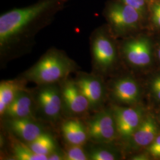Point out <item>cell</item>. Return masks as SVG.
Listing matches in <instances>:
<instances>
[{
	"instance_id": "obj_20",
	"label": "cell",
	"mask_w": 160,
	"mask_h": 160,
	"mask_svg": "<svg viewBox=\"0 0 160 160\" xmlns=\"http://www.w3.org/2000/svg\"><path fill=\"white\" fill-rule=\"evenodd\" d=\"M63 152L65 160H89L85 145L66 143Z\"/></svg>"
},
{
	"instance_id": "obj_16",
	"label": "cell",
	"mask_w": 160,
	"mask_h": 160,
	"mask_svg": "<svg viewBox=\"0 0 160 160\" xmlns=\"http://www.w3.org/2000/svg\"><path fill=\"white\" fill-rule=\"evenodd\" d=\"M28 82L20 77L0 82V116L12 103L18 92L27 88Z\"/></svg>"
},
{
	"instance_id": "obj_15",
	"label": "cell",
	"mask_w": 160,
	"mask_h": 160,
	"mask_svg": "<svg viewBox=\"0 0 160 160\" xmlns=\"http://www.w3.org/2000/svg\"><path fill=\"white\" fill-rule=\"evenodd\" d=\"M158 133V127L153 118L148 116L143 119L128 141L133 147L149 146Z\"/></svg>"
},
{
	"instance_id": "obj_17",
	"label": "cell",
	"mask_w": 160,
	"mask_h": 160,
	"mask_svg": "<svg viewBox=\"0 0 160 160\" xmlns=\"http://www.w3.org/2000/svg\"><path fill=\"white\" fill-rule=\"evenodd\" d=\"M7 133L8 134V138L14 160H48V157L36 154L29 147L28 143L20 141L11 133Z\"/></svg>"
},
{
	"instance_id": "obj_2",
	"label": "cell",
	"mask_w": 160,
	"mask_h": 160,
	"mask_svg": "<svg viewBox=\"0 0 160 160\" xmlns=\"http://www.w3.org/2000/svg\"><path fill=\"white\" fill-rule=\"evenodd\" d=\"M78 65L66 52L49 48L30 68L18 77L38 85L61 83L71 74L77 72Z\"/></svg>"
},
{
	"instance_id": "obj_18",
	"label": "cell",
	"mask_w": 160,
	"mask_h": 160,
	"mask_svg": "<svg viewBox=\"0 0 160 160\" xmlns=\"http://www.w3.org/2000/svg\"><path fill=\"white\" fill-rule=\"evenodd\" d=\"M28 144L36 154L46 157L59 148L55 138L48 131L42 133L33 141Z\"/></svg>"
},
{
	"instance_id": "obj_9",
	"label": "cell",
	"mask_w": 160,
	"mask_h": 160,
	"mask_svg": "<svg viewBox=\"0 0 160 160\" xmlns=\"http://www.w3.org/2000/svg\"><path fill=\"white\" fill-rule=\"evenodd\" d=\"M74 80L87 99L92 113L102 110L107 92L103 77L93 72L77 71Z\"/></svg>"
},
{
	"instance_id": "obj_10",
	"label": "cell",
	"mask_w": 160,
	"mask_h": 160,
	"mask_svg": "<svg viewBox=\"0 0 160 160\" xmlns=\"http://www.w3.org/2000/svg\"><path fill=\"white\" fill-rule=\"evenodd\" d=\"M1 120V125L6 132L26 143L33 141L42 133L48 131L46 123L36 119H3Z\"/></svg>"
},
{
	"instance_id": "obj_25",
	"label": "cell",
	"mask_w": 160,
	"mask_h": 160,
	"mask_svg": "<svg viewBox=\"0 0 160 160\" xmlns=\"http://www.w3.org/2000/svg\"><path fill=\"white\" fill-rule=\"evenodd\" d=\"M48 160H65L63 149L58 148L48 156Z\"/></svg>"
},
{
	"instance_id": "obj_24",
	"label": "cell",
	"mask_w": 160,
	"mask_h": 160,
	"mask_svg": "<svg viewBox=\"0 0 160 160\" xmlns=\"http://www.w3.org/2000/svg\"><path fill=\"white\" fill-rule=\"evenodd\" d=\"M151 90L155 97L160 101V75L152 80L151 83Z\"/></svg>"
},
{
	"instance_id": "obj_22",
	"label": "cell",
	"mask_w": 160,
	"mask_h": 160,
	"mask_svg": "<svg viewBox=\"0 0 160 160\" xmlns=\"http://www.w3.org/2000/svg\"><path fill=\"white\" fill-rule=\"evenodd\" d=\"M137 10L145 20L147 25L149 6L151 0H121Z\"/></svg>"
},
{
	"instance_id": "obj_3",
	"label": "cell",
	"mask_w": 160,
	"mask_h": 160,
	"mask_svg": "<svg viewBox=\"0 0 160 160\" xmlns=\"http://www.w3.org/2000/svg\"><path fill=\"white\" fill-rule=\"evenodd\" d=\"M102 16L117 39H123L135 35L147 27L143 17L121 0H108L103 8Z\"/></svg>"
},
{
	"instance_id": "obj_5",
	"label": "cell",
	"mask_w": 160,
	"mask_h": 160,
	"mask_svg": "<svg viewBox=\"0 0 160 160\" xmlns=\"http://www.w3.org/2000/svg\"><path fill=\"white\" fill-rule=\"evenodd\" d=\"M31 90L37 119L52 126L60 124L64 119L60 83L38 85Z\"/></svg>"
},
{
	"instance_id": "obj_6",
	"label": "cell",
	"mask_w": 160,
	"mask_h": 160,
	"mask_svg": "<svg viewBox=\"0 0 160 160\" xmlns=\"http://www.w3.org/2000/svg\"><path fill=\"white\" fill-rule=\"evenodd\" d=\"M119 48L122 57L132 67H144L152 62L153 43L147 35L137 34L123 39Z\"/></svg>"
},
{
	"instance_id": "obj_7",
	"label": "cell",
	"mask_w": 160,
	"mask_h": 160,
	"mask_svg": "<svg viewBox=\"0 0 160 160\" xmlns=\"http://www.w3.org/2000/svg\"><path fill=\"white\" fill-rule=\"evenodd\" d=\"M89 141L93 143L110 144L118 137L112 110L103 109L84 119Z\"/></svg>"
},
{
	"instance_id": "obj_19",
	"label": "cell",
	"mask_w": 160,
	"mask_h": 160,
	"mask_svg": "<svg viewBox=\"0 0 160 160\" xmlns=\"http://www.w3.org/2000/svg\"><path fill=\"white\" fill-rule=\"evenodd\" d=\"M103 143H93L88 141L85 145L89 160H115L118 156L113 151L106 148Z\"/></svg>"
},
{
	"instance_id": "obj_12",
	"label": "cell",
	"mask_w": 160,
	"mask_h": 160,
	"mask_svg": "<svg viewBox=\"0 0 160 160\" xmlns=\"http://www.w3.org/2000/svg\"><path fill=\"white\" fill-rule=\"evenodd\" d=\"M0 117L1 119L22 118L38 119L32 90L26 88L19 92L12 103L6 109L4 113Z\"/></svg>"
},
{
	"instance_id": "obj_13",
	"label": "cell",
	"mask_w": 160,
	"mask_h": 160,
	"mask_svg": "<svg viewBox=\"0 0 160 160\" xmlns=\"http://www.w3.org/2000/svg\"><path fill=\"white\" fill-rule=\"evenodd\" d=\"M110 96L117 103L133 105L140 97L137 82L130 77L125 76L114 80L110 86Z\"/></svg>"
},
{
	"instance_id": "obj_8",
	"label": "cell",
	"mask_w": 160,
	"mask_h": 160,
	"mask_svg": "<svg viewBox=\"0 0 160 160\" xmlns=\"http://www.w3.org/2000/svg\"><path fill=\"white\" fill-rule=\"evenodd\" d=\"M65 118L85 119L91 112L90 104L75 80L67 78L60 83Z\"/></svg>"
},
{
	"instance_id": "obj_21",
	"label": "cell",
	"mask_w": 160,
	"mask_h": 160,
	"mask_svg": "<svg viewBox=\"0 0 160 160\" xmlns=\"http://www.w3.org/2000/svg\"><path fill=\"white\" fill-rule=\"evenodd\" d=\"M147 28L155 31H160V0L151 1Z\"/></svg>"
},
{
	"instance_id": "obj_4",
	"label": "cell",
	"mask_w": 160,
	"mask_h": 160,
	"mask_svg": "<svg viewBox=\"0 0 160 160\" xmlns=\"http://www.w3.org/2000/svg\"><path fill=\"white\" fill-rule=\"evenodd\" d=\"M107 24L94 29L90 36L92 72L103 77L116 64L120 55L119 43Z\"/></svg>"
},
{
	"instance_id": "obj_1",
	"label": "cell",
	"mask_w": 160,
	"mask_h": 160,
	"mask_svg": "<svg viewBox=\"0 0 160 160\" xmlns=\"http://www.w3.org/2000/svg\"><path fill=\"white\" fill-rule=\"evenodd\" d=\"M71 0H38L30 6L14 8L0 16V64L30 53L36 36L49 26Z\"/></svg>"
},
{
	"instance_id": "obj_27",
	"label": "cell",
	"mask_w": 160,
	"mask_h": 160,
	"mask_svg": "<svg viewBox=\"0 0 160 160\" xmlns=\"http://www.w3.org/2000/svg\"><path fill=\"white\" fill-rule=\"evenodd\" d=\"M156 53H157V57L160 61V40L158 42V45L156 48Z\"/></svg>"
},
{
	"instance_id": "obj_26",
	"label": "cell",
	"mask_w": 160,
	"mask_h": 160,
	"mask_svg": "<svg viewBox=\"0 0 160 160\" xmlns=\"http://www.w3.org/2000/svg\"><path fill=\"white\" fill-rule=\"evenodd\" d=\"M147 157L143 155H137V156H135L133 157H132V160H147L148 158H146Z\"/></svg>"
},
{
	"instance_id": "obj_11",
	"label": "cell",
	"mask_w": 160,
	"mask_h": 160,
	"mask_svg": "<svg viewBox=\"0 0 160 160\" xmlns=\"http://www.w3.org/2000/svg\"><path fill=\"white\" fill-rule=\"evenodd\" d=\"M111 109L114 115L118 137L128 141L143 119L141 110L117 105H113Z\"/></svg>"
},
{
	"instance_id": "obj_23",
	"label": "cell",
	"mask_w": 160,
	"mask_h": 160,
	"mask_svg": "<svg viewBox=\"0 0 160 160\" xmlns=\"http://www.w3.org/2000/svg\"><path fill=\"white\" fill-rule=\"evenodd\" d=\"M148 151L152 156L160 158V135L157 136L154 141L149 145Z\"/></svg>"
},
{
	"instance_id": "obj_14",
	"label": "cell",
	"mask_w": 160,
	"mask_h": 160,
	"mask_svg": "<svg viewBox=\"0 0 160 160\" xmlns=\"http://www.w3.org/2000/svg\"><path fill=\"white\" fill-rule=\"evenodd\" d=\"M60 130L67 144L85 145L89 141L86 123L82 119H63L60 123Z\"/></svg>"
}]
</instances>
